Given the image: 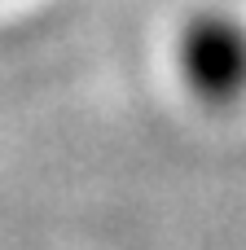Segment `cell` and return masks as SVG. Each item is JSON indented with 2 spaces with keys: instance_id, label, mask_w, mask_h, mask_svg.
I'll return each mask as SVG.
<instances>
[{
  "instance_id": "1",
  "label": "cell",
  "mask_w": 246,
  "mask_h": 250,
  "mask_svg": "<svg viewBox=\"0 0 246 250\" xmlns=\"http://www.w3.org/2000/svg\"><path fill=\"white\" fill-rule=\"evenodd\" d=\"M180 70L202 101H233L246 88V31L220 13L194 18L180 31Z\"/></svg>"
}]
</instances>
